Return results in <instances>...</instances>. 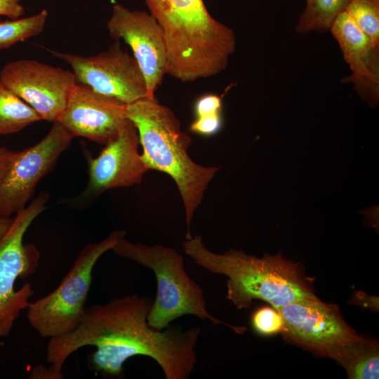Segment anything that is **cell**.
I'll use <instances>...</instances> for the list:
<instances>
[{
    "instance_id": "cell-25",
    "label": "cell",
    "mask_w": 379,
    "mask_h": 379,
    "mask_svg": "<svg viewBox=\"0 0 379 379\" xmlns=\"http://www.w3.org/2000/svg\"><path fill=\"white\" fill-rule=\"evenodd\" d=\"M14 152L1 147H0V182L13 156Z\"/></svg>"
},
{
    "instance_id": "cell-20",
    "label": "cell",
    "mask_w": 379,
    "mask_h": 379,
    "mask_svg": "<svg viewBox=\"0 0 379 379\" xmlns=\"http://www.w3.org/2000/svg\"><path fill=\"white\" fill-rule=\"evenodd\" d=\"M345 11L375 45H379V1L352 0Z\"/></svg>"
},
{
    "instance_id": "cell-22",
    "label": "cell",
    "mask_w": 379,
    "mask_h": 379,
    "mask_svg": "<svg viewBox=\"0 0 379 379\" xmlns=\"http://www.w3.org/2000/svg\"><path fill=\"white\" fill-rule=\"evenodd\" d=\"M222 126V112L197 117L190 130L199 135L210 136L217 133Z\"/></svg>"
},
{
    "instance_id": "cell-14",
    "label": "cell",
    "mask_w": 379,
    "mask_h": 379,
    "mask_svg": "<svg viewBox=\"0 0 379 379\" xmlns=\"http://www.w3.org/2000/svg\"><path fill=\"white\" fill-rule=\"evenodd\" d=\"M139 144L138 131L127 119L117 138L89 161V179L83 197L140 183L149 168L138 152Z\"/></svg>"
},
{
    "instance_id": "cell-7",
    "label": "cell",
    "mask_w": 379,
    "mask_h": 379,
    "mask_svg": "<svg viewBox=\"0 0 379 379\" xmlns=\"http://www.w3.org/2000/svg\"><path fill=\"white\" fill-rule=\"evenodd\" d=\"M48 195L41 192L13 218L12 225L0 239V338L7 336L21 312L27 310L34 291L29 283L15 289L18 279L34 274L40 253L37 248L24 242L32 222L46 208Z\"/></svg>"
},
{
    "instance_id": "cell-6",
    "label": "cell",
    "mask_w": 379,
    "mask_h": 379,
    "mask_svg": "<svg viewBox=\"0 0 379 379\" xmlns=\"http://www.w3.org/2000/svg\"><path fill=\"white\" fill-rule=\"evenodd\" d=\"M125 234L124 230H116L99 242L88 244L58 286L47 295L29 302L27 319L41 336L52 338L64 335L79 326L84 315L96 262Z\"/></svg>"
},
{
    "instance_id": "cell-12",
    "label": "cell",
    "mask_w": 379,
    "mask_h": 379,
    "mask_svg": "<svg viewBox=\"0 0 379 379\" xmlns=\"http://www.w3.org/2000/svg\"><path fill=\"white\" fill-rule=\"evenodd\" d=\"M110 37L122 39L131 48L145 80L147 97L154 93L166 74L167 50L162 29L153 16L116 4L107 23Z\"/></svg>"
},
{
    "instance_id": "cell-26",
    "label": "cell",
    "mask_w": 379,
    "mask_h": 379,
    "mask_svg": "<svg viewBox=\"0 0 379 379\" xmlns=\"http://www.w3.org/2000/svg\"><path fill=\"white\" fill-rule=\"evenodd\" d=\"M13 221V218L0 217V239L6 234Z\"/></svg>"
},
{
    "instance_id": "cell-21",
    "label": "cell",
    "mask_w": 379,
    "mask_h": 379,
    "mask_svg": "<svg viewBox=\"0 0 379 379\" xmlns=\"http://www.w3.org/2000/svg\"><path fill=\"white\" fill-rule=\"evenodd\" d=\"M251 324L253 329L262 335H270L282 332L284 321L276 309L262 307L252 314Z\"/></svg>"
},
{
    "instance_id": "cell-1",
    "label": "cell",
    "mask_w": 379,
    "mask_h": 379,
    "mask_svg": "<svg viewBox=\"0 0 379 379\" xmlns=\"http://www.w3.org/2000/svg\"><path fill=\"white\" fill-rule=\"evenodd\" d=\"M152 301L149 297L133 294L86 307L81 322L74 331L50 338L47 362L61 372L72 354L85 346H93L96 350L89 355L88 364L104 376L123 375L126 361L142 355L154 359L166 379L190 378L197 362L195 349L201 328L182 330L171 324L164 330L152 328L147 315Z\"/></svg>"
},
{
    "instance_id": "cell-17",
    "label": "cell",
    "mask_w": 379,
    "mask_h": 379,
    "mask_svg": "<svg viewBox=\"0 0 379 379\" xmlns=\"http://www.w3.org/2000/svg\"><path fill=\"white\" fill-rule=\"evenodd\" d=\"M41 120L36 112L0 81V136Z\"/></svg>"
},
{
    "instance_id": "cell-2",
    "label": "cell",
    "mask_w": 379,
    "mask_h": 379,
    "mask_svg": "<svg viewBox=\"0 0 379 379\" xmlns=\"http://www.w3.org/2000/svg\"><path fill=\"white\" fill-rule=\"evenodd\" d=\"M163 30L166 74L182 82L223 71L236 48L234 31L215 20L203 0H145Z\"/></svg>"
},
{
    "instance_id": "cell-24",
    "label": "cell",
    "mask_w": 379,
    "mask_h": 379,
    "mask_svg": "<svg viewBox=\"0 0 379 379\" xmlns=\"http://www.w3.org/2000/svg\"><path fill=\"white\" fill-rule=\"evenodd\" d=\"M25 13L22 0H0V15L9 19L21 18Z\"/></svg>"
},
{
    "instance_id": "cell-3",
    "label": "cell",
    "mask_w": 379,
    "mask_h": 379,
    "mask_svg": "<svg viewBox=\"0 0 379 379\" xmlns=\"http://www.w3.org/2000/svg\"><path fill=\"white\" fill-rule=\"evenodd\" d=\"M183 250L197 265L227 277V298L239 310L250 307L255 300L276 309L317 297L300 265L281 254L257 258L234 249L215 253L205 246L201 235L185 239Z\"/></svg>"
},
{
    "instance_id": "cell-16",
    "label": "cell",
    "mask_w": 379,
    "mask_h": 379,
    "mask_svg": "<svg viewBox=\"0 0 379 379\" xmlns=\"http://www.w3.org/2000/svg\"><path fill=\"white\" fill-rule=\"evenodd\" d=\"M351 379L378 378L379 348L376 340L361 337L347 345L335 359Z\"/></svg>"
},
{
    "instance_id": "cell-4",
    "label": "cell",
    "mask_w": 379,
    "mask_h": 379,
    "mask_svg": "<svg viewBox=\"0 0 379 379\" xmlns=\"http://www.w3.org/2000/svg\"><path fill=\"white\" fill-rule=\"evenodd\" d=\"M126 115L138 131L141 155L149 170L165 173L175 181L185 211V239L192 237L194 213L218 168L199 165L190 158L191 138L181 130L173 112L156 98L146 97L126 105Z\"/></svg>"
},
{
    "instance_id": "cell-27",
    "label": "cell",
    "mask_w": 379,
    "mask_h": 379,
    "mask_svg": "<svg viewBox=\"0 0 379 379\" xmlns=\"http://www.w3.org/2000/svg\"><path fill=\"white\" fill-rule=\"evenodd\" d=\"M1 346V343H0V347Z\"/></svg>"
},
{
    "instance_id": "cell-23",
    "label": "cell",
    "mask_w": 379,
    "mask_h": 379,
    "mask_svg": "<svg viewBox=\"0 0 379 379\" xmlns=\"http://www.w3.org/2000/svg\"><path fill=\"white\" fill-rule=\"evenodd\" d=\"M222 100L215 94H207L200 97L194 104V113L197 117L222 112Z\"/></svg>"
},
{
    "instance_id": "cell-11",
    "label": "cell",
    "mask_w": 379,
    "mask_h": 379,
    "mask_svg": "<svg viewBox=\"0 0 379 379\" xmlns=\"http://www.w3.org/2000/svg\"><path fill=\"white\" fill-rule=\"evenodd\" d=\"M0 81L51 122L58 120L77 85L72 71L32 59L6 63Z\"/></svg>"
},
{
    "instance_id": "cell-5",
    "label": "cell",
    "mask_w": 379,
    "mask_h": 379,
    "mask_svg": "<svg viewBox=\"0 0 379 379\" xmlns=\"http://www.w3.org/2000/svg\"><path fill=\"white\" fill-rule=\"evenodd\" d=\"M112 251L117 255L152 270L156 277L157 294L152 301L147 322L157 330H164L176 319L193 315L223 324L242 334L245 326H232L210 314L201 288L188 275L183 257L175 249L162 245L147 246L121 238Z\"/></svg>"
},
{
    "instance_id": "cell-9",
    "label": "cell",
    "mask_w": 379,
    "mask_h": 379,
    "mask_svg": "<svg viewBox=\"0 0 379 379\" xmlns=\"http://www.w3.org/2000/svg\"><path fill=\"white\" fill-rule=\"evenodd\" d=\"M115 41L107 51L87 57L50 52L70 65L77 84L128 105L147 97L146 83L134 57Z\"/></svg>"
},
{
    "instance_id": "cell-15",
    "label": "cell",
    "mask_w": 379,
    "mask_h": 379,
    "mask_svg": "<svg viewBox=\"0 0 379 379\" xmlns=\"http://www.w3.org/2000/svg\"><path fill=\"white\" fill-rule=\"evenodd\" d=\"M330 31L350 67L347 81L353 84L369 104L376 105L379 98L378 46L357 27L346 11L335 19Z\"/></svg>"
},
{
    "instance_id": "cell-19",
    "label": "cell",
    "mask_w": 379,
    "mask_h": 379,
    "mask_svg": "<svg viewBox=\"0 0 379 379\" xmlns=\"http://www.w3.org/2000/svg\"><path fill=\"white\" fill-rule=\"evenodd\" d=\"M48 16V11L43 9L30 16L0 22V50L41 34Z\"/></svg>"
},
{
    "instance_id": "cell-13",
    "label": "cell",
    "mask_w": 379,
    "mask_h": 379,
    "mask_svg": "<svg viewBox=\"0 0 379 379\" xmlns=\"http://www.w3.org/2000/svg\"><path fill=\"white\" fill-rule=\"evenodd\" d=\"M126 105L77 83L58 121L74 137L106 145L125 121Z\"/></svg>"
},
{
    "instance_id": "cell-18",
    "label": "cell",
    "mask_w": 379,
    "mask_h": 379,
    "mask_svg": "<svg viewBox=\"0 0 379 379\" xmlns=\"http://www.w3.org/2000/svg\"><path fill=\"white\" fill-rule=\"evenodd\" d=\"M307 5L296 25V32L306 34L326 32L352 0H306Z\"/></svg>"
},
{
    "instance_id": "cell-8",
    "label": "cell",
    "mask_w": 379,
    "mask_h": 379,
    "mask_svg": "<svg viewBox=\"0 0 379 379\" xmlns=\"http://www.w3.org/2000/svg\"><path fill=\"white\" fill-rule=\"evenodd\" d=\"M284 321V335L297 345L334 360L361 338L343 318L336 305L317 297L276 308Z\"/></svg>"
},
{
    "instance_id": "cell-10",
    "label": "cell",
    "mask_w": 379,
    "mask_h": 379,
    "mask_svg": "<svg viewBox=\"0 0 379 379\" xmlns=\"http://www.w3.org/2000/svg\"><path fill=\"white\" fill-rule=\"evenodd\" d=\"M73 138L56 121L39 142L14 152L0 182V217L10 218L25 208L38 182Z\"/></svg>"
}]
</instances>
